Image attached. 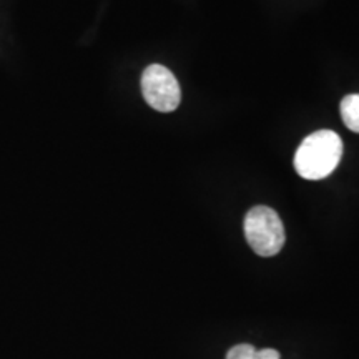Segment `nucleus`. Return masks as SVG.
I'll list each match as a JSON object with an SVG mask.
<instances>
[{
  "label": "nucleus",
  "instance_id": "nucleus-1",
  "mask_svg": "<svg viewBox=\"0 0 359 359\" xmlns=\"http://www.w3.org/2000/svg\"><path fill=\"white\" fill-rule=\"evenodd\" d=\"M343 142L333 130H320L304 138L294 154V170L304 180L330 177L339 165Z\"/></svg>",
  "mask_w": 359,
  "mask_h": 359
},
{
  "label": "nucleus",
  "instance_id": "nucleus-2",
  "mask_svg": "<svg viewBox=\"0 0 359 359\" xmlns=\"http://www.w3.org/2000/svg\"><path fill=\"white\" fill-rule=\"evenodd\" d=\"M245 235L251 250L259 257H275L286 240L280 215L269 206H255L246 213Z\"/></svg>",
  "mask_w": 359,
  "mask_h": 359
},
{
  "label": "nucleus",
  "instance_id": "nucleus-3",
  "mask_svg": "<svg viewBox=\"0 0 359 359\" xmlns=\"http://www.w3.org/2000/svg\"><path fill=\"white\" fill-rule=\"evenodd\" d=\"M142 93L151 109L163 111V114L177 110L182 100L178 80L167 67L158 64L147 67L143 72Z\"/></svg>",
  "mask_w": 359,
  "mask_h": 359
},
{
  "label": "nucleus",
  "instance_id": "nucleus-4",
  "mask_svg": "<svg viewBox=\"0 0 359 359\" xmlns=\"http://www.w3.org/2000/svg\"><path fill=\"white\" fill-rule=\"evenodd\" d=\"M341 116L349 130L359 133V93H353L341 102Z\"/></svg>",
  "mask_w": 359,
  "mask_h": 359
},
{
  "label": "nucleus",
  "instance_id": "nucleus-5",
  "mask_svg": "<svg viewBox=\"0 0 359 359\" xmlns=\"http://www.w3.org/2000/svg\"><path fill=\"white\" fill-rule=\"evenodd\" d=\"M255 353H257V348L253 344H236L228 351L226 359H253Z\"/></svg>",
  "mask_w": 359,
  "mask_h": 359
},
{
  "label": "nucleus",
  "instance_id": "nucleus-6",
  "mask_svg": "<svg viewBox=\"0 0 359 359\" xmlns=\"http://www.w3.org/2000/svg\"><path fill=\"white\" fill-rule=\"evenodd\" d=\"M280 353L276 351V349H271V348H264V349H257V353H255L253 359H280Z\"/></svg>",
  "mask_w": 359,
  "mask_h": 359
}]
</instances>
